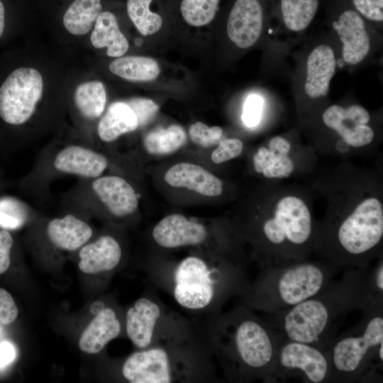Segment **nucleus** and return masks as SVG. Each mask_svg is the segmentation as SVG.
<instances>
[{"label":"nucleus","mask_w":383,"mask_h":383,"mask_svg":"<svg viewBox=\"0 0 383 383\" xmlns=\"http://www.w3.org/2000/svg\"><path fill=\"white\" fill-rule=\"evenodd\" d=\"M135 113L138 126L150 122L158 111V106L153 101L145 98H133L126 102Z\"/></svg>","instance_id":"36"},{"label":"nucleus","mask_w":383,"mask_h":383,"mask_svg":"<svg viewBox=\"0 0 383 383\" xmlns=\"http://www.w3.org/2000/svg\"><path fill=\"white\" fill-rule=\"evenodd\" d=\"M34 210L16 196H0V228L9 231L22 228L34 216Z\"/></svg>","instance_id":"31"},{"label":"nucleus","mask_w":383,"mask_h":383,"mask_svg":"<svg viewBox=\"0 0 383 383\" xmlns=\"http://www.w3.org/2000/svg\"><path fill=\"white\" fill-rule=\"evenodd\" d=\"M196 335L190 328L133 353L123 364V376L131 383L209 380L212 351Z\"/></svg>","instance_id":"3"},{"label":"nucleus","mask_w":383,"mask_h":383,"mask_svg":"<svg viewBox=\"0 0 383 383\" xmlns=\"http://www.w3.org/2000/svg\"><path fill=\"white\" fill-rule=\"evenodd\" d=\"M74 104L80 116L86 120H95L103 114L106 104V92L100 81L79 84L74 95Z\"/></svg>","instance_id":"27"},{"label":"nucleus","mask_w":383,"mask_h":383,"mask_svg":"<svg viewBox=\"0 0 383 383\" xmlns=\"http://www.w3.org/2000/svg\"><path fill=\"white\" fill-rule=\"evenodd\" d=\"M330 360L326 351L313 345L283 338L272 380L296 377L304 382H329Z\"/></svg>","instance_id":"13"},{"label":"nucleus","mask_w":383,"mask_h":383,"mask_svg":"<svg viewBox=\"0 0 383 383\" xmlns=\"http://www.w3.org/2000/svg\"><path fill=\"white\" fill-rule=\"evenodd\" d=\"M322 119L327 127L336 131L350 146H365L374 138V131L367 125L370 115L360 105L354 104L347 108L332 105L323 112Z\"/></svg>","instance_id":"14"},{"label":"nucleus","mask_w":383,"mask_h":383,"mask_svg":"<svg viewBox=\"0 0 383 383\" xmlns=\"http://www.w3.org/2000/svg\"><path fill=\"white\" fill-rule=\"evenodd\" d=\"M105 307L104 304L99 301L94 302L90 307V311L92 313L95 315L97 314L100 311H101Z\"/></svg>","instance_id":"43"},{"label":"nucleus","mask_w":383,"mask_h":383,"mask_svg":"<svg viewBox=\"0 0 383 383\" xmlns=\"http://www.w3.org/2000/svg\"><path fill=\"white\" fill-rule=\"evenodd\" d=\"M88 243V242H87ZM80 248L79 270L86 274H98L115 269L122 258V248L111 235H104Z\"/></svg>","instance_id":"21"},{"label":"nucleus","mask_w":383,"mask_h":383,"mask_svg":"<svg viewBox=\"0 0 383 383\" xmlns=\"http://www.w3.org/2000/svg\"><path fill=\"white\" fill-rule=\"evenodd\" d=\"M46 235L55 248L75 251L87 243L93 235L91 227L77 214L69 213L48 221Z\"/></svg>","instance_id":"20"},{"label":"nucleus","mask_w":383,"mask_h":383,"mask_svg":"<svg viewBox=\"0 0 383 383\" xmlns=\"http://www.w3.org/2000/svg\"><path fill=\"white\" fill-rule=\"evenodd\" d=\"M121 330V323L116 312L111 308L104 307L82 333L79 346L85 353H98L109 342L119 335Z\"/></svg>","instance_id":"23"},{"label":"nucleus","mask_w":383,"mask_h":383,"mask_svg":"<svg viewBox=\"0 0 383 383\" xmlns=\"http://www.w3.org/2000/svg\"><path fill=\"white\" fill-rule=\"evenodd\" d=\"M43 91V78L37 70H14L0 86L1 119L13 126L26 124L35 113Z\"/></svg>","instance_id":"12"},{"label":"nucleus","mask_w":383,"mask_h":383,"mask_svg":"<svg viewBox=\"0 0 383 383\" xmlns=\"http://www.w3.org/2000/svg\"><path fill=\"white\" fill-rule=\"evenodd\" d=\"M262 99L257 94L250 95L243 106L242 118L245 126L254 127L258 124L262 111Z\"/></svg>","instance_id":"38"},{"label":"nucleus","mask_w":383,"mask_h":383,"mask_svg":"<svg viewBox=\"0 0 383 383\" xmlns=\"http://www.w3.org/2000/svg\"><path fill=\"white\" fill-rule=\"evenodd\" d=\"M383 235V207L375 197L362 200L338 226L335 233L338 267L365 269L371 252Z\"/></svg>","instance_id":"9"},{"label":"nucleus","mask_w":383,"mask_h":383,"mask_svg":"<svg viewBox=\"0 0 383 383\" xmlns=\"http://www.w3.org/2000/svg\"><path fill=\"white\" fill-rule=\"evenodd\" d=\"M318 0H281V12L287 28L304 30L312 22L318 9Z\"/></svg>","instance_id":"30"},{"label":"nucleus","mask_w":383,"mask_h":383,"mask_svg":"<svg viewBox=\"0 0 383 383\" xmlns=\"http://www.w3.org/2000/svg\"><path fill=\"white\" fill-rule=\"evenodd\" d=\"M190 325L166 311L162 304L150 296L137 299L126 316L128 337L139 349L148 348L182 333Z\"/></svg>","instance_id":"11"},{"label":"nucleus","mask_w":383,"mask_h":383,"mask_svg":"<svg viewBox=\"0 0 383 383\" xmlns=\"http://www.w3.org/2000/svg\"><path fill=\"white\" fill-rule=\"evenodd\" d=\"M382 309V304L366 309L357 326L334 339L326 350L331 365L329 382L369 379L382 365L379 356L383 345Z\"/></svg>","instance_id":"6"},{"label":"nucleus","mask_w":383,"mask_h":383,"mask_svg":"<svg viewBox=\"0 0 383 383\" xmlns=\"http://www.w3.org/2000/svg\"><path fill=\"white\" fill-rule=\"evenodd\" d=\"M243 150V143L240 139H225L213 151L211 158L214 163L220 164L238 157Z\"/></svg>","instance_id":"35"},{"label":"nucleus","mask_w":383,"mask_h":383,"mask_svg":"<svg viewBox=\"0 0 383 383\" xmlns=\"http://www.w3.org/2000/svg\"><path fill=\"white\" fill-rule=\"evenodd\" d=\"M357 12L364 18L373 21L383 20V0H352Z\"/></svg>","instance_id":"37"},{"label":"nucleus","mask_w":383,"mask_h":383,"mask_svg":"<svg viewBox=\"0 0 383 383\" xmlns=\"http://www.w3.org/2000/svg\"><path fill=\"white\" fill-rule=\"evenodd\" d=\"M152 0H128V16L138 31L143 35L157 33L162 27V18L157 13L150 11Z\"/></svg>","instance_id":"32"},{"label":"nucleus","mask_w":383,"mask_h":383,"mask_svg":"<svg viewBox=\"0 0 383 383\" xmlns=\"http://www.w3.org/2000/svg\"><path fill=\"white\" fill-rule=\"evenodd\" d=\"M189 133L193 143L202 148H209L220 141L223 129L219 126L209 127L198 121L190 126Z\"/></svg>","instance_id":"34"},{"label":"nucleus","mask_w":383,"mask_h":383,"mask_svg":"<svg viewBox=\"0 0 383 383\" xmlns=\"http://www.w3.org/2000/svg\"><path fill=\"white\" fill-rule=\"evenodd\" d=\"M290 143L284 138L274 136L268 148L260 147L253 157L255 170L266 178L288 177L294 170V164L289 153Z\"/></svg>","instance_id":"22"},{"label":"nucleus","mask_w":383,"mask_h":383,"mask_svg":"<svg viewBox=\"0 0 383 383\" xmlns=\"http://www.w3.org/2000/svg\"><path fill=\"white\" fill-rule=\"evenodd\" d=\"M164 179L172 187L186 188L206 196H219L223 191L220 179L204 167L189 162L173 165L166 172Z\"/></svg>","instance_id":"19"},{"label":"nucleus","mask_w":383,"mask_h":383,"mask_svg":"<svg viewBox=\"0 0 383 383\" xmlns=\"http://www.w3.org/2000/svg\"><path fill=\"white\" fill-rule=\"evenodd\" d=\"M339 270L333 263L304 260L262 268L242 294L244 304L270 314L284 311L318 294Z\"/></svg>","instance_id":"5"},{"label":"nucleus","mask_w":383,"mask_h":383,"mask_svg":"<svg viewBox=\"0 0 383 383\" xmlns=\"http://www.w3.org/2000/svg\"><path fill=\"white\" fill-rule=\"evenodd\" d=\"M336 70V58L333 48L326 44L315 47L307 57L304 89L311 99L326 96Z\"/></svg>","instance_id":"18"},{"label":"nucleus","mask_w":383,"mask_h":383,"mask_svg":"<svg viewBox=\"0 0 383 383\" xmlns=\"http://www.w3.org/2000/svg\"><path fill=\"white\" fill-rule=\"evenodd\" d=\"M13 239L9 231H0V274L5 272L11 262V251Z\"/></svg>","instance_id":"40"},{"label":"nucleus","mask_w":383,"mask_h":383,"mask_svg":"<svg viewBox=\"0 0 383 383\" xmlns=\"http://www.w3.org/2000/svg\"><path fill=\"white\" fill-rule=\"evenodd\" d=\"M5 27V9L0 0V38L2 36Z\"/></svg>","instance_id":"42"},{"label":"nucleus","mask_w":383,"mask_h":383,"mask_svg":"<svg viewBox=\"0 0 383 383\" xmlns=\"http://www.w3.org/2000/svg\"><path fill=\"white\" fill-rule=\"evenodd\" d=\"M90 40L96 48L106 47V55L111 57H121L129 47L127 38L119 29L116 17L110 11H102L99 15Z\"/></svg>","instance_id":"25"},{"label":"nucleus","mask_w":383,"mask_h":383,"mask_svg":"<svg viewBox=\"0 0 383 383\" xmlns=\"http://www.w3.org/2000/svg\"><path fill=\"white\" fill-rule=\"evenodd\" d=\"M138 127V119L126 102H113L108 107L97 124V135L105 143L116 140L121 135Z\"/></svg>","instance_id":"24"},{"label":"nucleus","mask_w":383,"mask_h":383,"mask_svg":"<svg viewBox=\"0 0 383 383\" xmlns=\"http://www.w3.org/2000/svg\"><path fill=\"white\" fill-rule=\"evenodd\" d=\"M16 357V350L9 341L0 343V369L10 364Z\"/></svg>","instance_id":"41"},{"label":"nucleus","mask_w":383,"mask_h":383,"mask_svg":"<svg viewBox=\"0 0 383 383\" xmlns=\"http://www.w3.org/2000/svg\"><path fill=\"white\" fill-rule=\"evenodd\" d=\"M186 140L184 128L179 125L172 124L167 128H159L149 132L144 138L143 145L148 153L164 155L178 150Z\"/></svg>","instance_id":"29"},{"label":"nucleus","mask_w":383,"mask_h":383,"mask_svg":"<svg viewBox=\"0 0 383 383\" xmlns=\"http://www.w3.org/2000/svg\"><path fill=\"white\" fill-rule=\"evenodd\" d=\"M153 272L181 307L195 313H218L230 297L242 295L249 285L242 266L211 264L196 255L184 257L170 271Z\"/></svg>","instance_id":"4"},{"label":"nucleus","mask_w":383,"mask_h":383,"mask_svg":"<svg viewBox=\"0 0 383 383\" xmlns=\"http://www.w3.org/2000/svg\"><path fill=\"white\" fill-rule=\"evenodd\" d=\"M152 236L159 246L172 249L204 244L209 233L203 224L174 213L160 220L152 229Z\"/></svg>","instance_id":"16"},{"label":"nucleus","mask_w":383,"mask_h":383,"mask_svg":"<svg viewBox=\"0 0 383 383\" xmlns=\"http://www.w3.org/2000/svg\"><path fill=\"white\" fill-rule=\"evenodd\" d=\"M263 12L259 0H236L227 22L229 39L240 48H248L259 40Z\"/></svg>","instance_id":"17"},{"label":"nucleus","mask_w":383,"mask_h":383,"mask_svg":"<svg viewBox=\"0 0 383 383\" xmlns=\"http://www.w3.org/2000/svg\"><path fill=\"white\" fill-rule=\"evenodd\" d=\"M113 74L130 81H152L157 77L160 70L152 58L130 55L119 57L109 65Z\"/></svg>","instance_id":"26"},{"label":"nucleus","mask_w":383,"mask_h":383,"mask_svg":"<svg viewBox=\"0 0 383 383\" xmlns=\"http://www.w3.org/2000/svg\"><path fill=\"white\" fill-rule=\"evenodd\" d=\"M101 12V0H74L64 14V26L73 35H85Z\"/></svg>","instance_id":"28"},{"label":"nucleus","mask_w":383,"mask_h":383,"mask_svg":"<svg viewBox=\"0 0 383 383\" xmlns=\"http://www.w3.org/2000/svg\"><path fill=\"white\" fill-rule=\"evenodd\" d=\"M342 43V57L348 65L361 63L369 55L371 40L362 16L348 9L340 14L332 23Z\"/></svg>","instance_id":"15"},{"label":"nucleus","mask_w":383,"mask_h":383,"mask_svg":"<svg viewBox=\"0 0 383 383\" xmlns=\"http://www.w3.org/2000/svg\"><path fill=\"white\" fill-rule=\"evenodd\" d=\"M67 210L89 212L102 207L117 218L128 217L137 211L138 198L133 187L118 175H101L89 179H79L65 196Z\"/></svg>","instance_id":"10"},{"label":"nucleus","mask_w":383,"mask_h":383,"mask_svg":"<svg viewBox=\"0 0 383 383\" xmlns=\"http://www.w3.org/2000/svg\"><path fill=\"white\" fill-rule=\"evenodd\" d=\"M213 315L203 335L227 379L272 380L282 336L245 304Z\"/></svg>","instance_id":"2"},{"label":"nucleus","mask_w":383,"mask_h":383,"mask_svg":"<svg viewBox=\"0 0 383 383\" xmlns=\"http://www.w3.org/2000/svg\"><path fill=\"white\" fill-rule=\"evenodd\" d=\"M18 308L11 295L4 289L0 288V323L7 325L17 318Z\"/></svg>","instance_id":"39"},{"label":"nucleus","mask_w":383,"mask_h":383,"mask_svg":"<svg viewBox=\"0 0 383 383\" xmlns=\"http://www.w3.org/2000/svg\"><path fill=\"white\" fill-rule=\"evenodd\" d=\"M371 271L350 268L341 279L330 282L313 296L272 315L270 323L283 338L326 351L346 316L383 303Z\"/></svg>","instance_id":"1"},{"label":"nucleus","mask_w":383,"mask_h":383,"mask_svg":"<svg viewBox=\"0 0 383 383\" xmlns=\"http://www.w3.org/2000/svg\"><path fill=\"white\" fill-rule=\"evenodd\" d=\"M260 232L266 247L262 269L303 260L301 247L312 235L310 211L300 198L284 196L277 201L273 216L264 221Z\"/></svg>","instance_id":"7"},{"label":"nucleus","mask_w":383,"mask_h":383,"mask_svg":"<svg viewBox=\"0 0 383 383\" xmlns=\"http://www.w3.org/2000/svg\"><path fill=\"white\" fill-rule=\"evenodd\" d=\"M109 167L106 155L83 144L70 143L43 150L35 167L22 180L21 187L29 194L47 198L48 187L55 178L74 176L82 179L98 177Z\"/></svg>","instance_id":"8"},{"label":"nucleus","mask_w":383,"mask_h":383,"mask_svg":"<svg viewBox=\"0 0 383 383\" xmlns=\"http://www.w3.org/2000/svg\"><path fill=\"white\" fill-rule=\"evenodd\" d=\"M220 0H182L180 11L184 20L190 26L200 27L214 18Z\"/></svg>","instance_id":"33"}]
</instances>
